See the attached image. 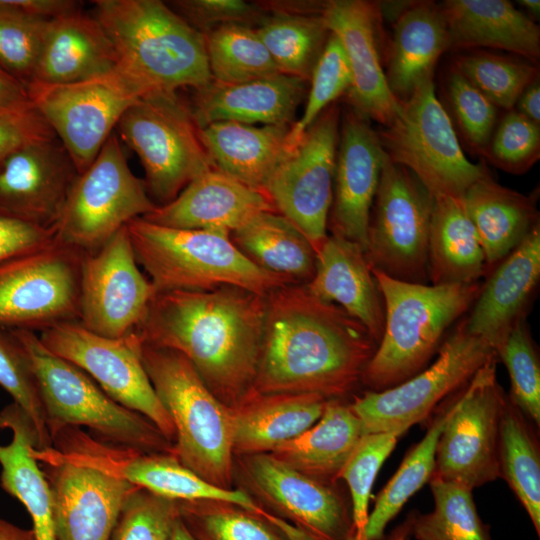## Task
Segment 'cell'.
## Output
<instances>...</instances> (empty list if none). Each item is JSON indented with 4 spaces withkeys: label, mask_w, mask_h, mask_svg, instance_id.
<instances>
[{
    "label": "cell",
    "mask_w": 540,
    "mask_h": 540,
    "mask_svg": "<svg viewBox=\"0 0 540 540\" xmlns=\"http://www.w3.org/2000/svg\"><path fill=\"white\" fill-rule=\"evenodd\" d=\"M377 342L339 306L293 283L266 295L261 354L252 392L338 399L361 381Z\"/></svg>",
    "instance_id": "1"
},
{
    "label": "cell",
    "mask_w": 540,
    "mask_h": 540,
    "mask_svg": "<svg viewBox=\"0 0 540 540\" xmlns=\"http://www.w3.org/2000/svg\"><path fill=\"white\" fill-rule=\"evenodd\" d=\"M266 296L224 285L155 293L136 330L145 343L178 351L226 406L251 391L261 354Z\"/></svg>",
    "instance_id": "2"
},
{
    "label": "cell",
    "mask_w": 540,
    "mask_h": 540,
    "mask_svg": "<svg viewBox=\"0 0 540 540\" xmlns=\"http://www.w3.org/2000/svg\"><path fill=\"white\" fill-rule=\"evenodd\" d=\"M94 17L110 39L117 68L144 95L200 89L213 79L205 36L159 0H96Z\"/></svg>",
    "instance_id": "3"
},
{
    "label": "cell",
    "mask_w": 540,
    "mask_h": 540,
    "mask_svg": "<svg viewBox=\"0 0 540 540\" xmlns=\"http://www.w3.org/2000/svg\"><path fill=\"white\" fill-rule=\"evenodd\" d=\"M384 306V329L361 382L370 390L396 386L425 368L448 327L470 309L481 285H427L372 269Z\"/></svg>",
    "instance_id": "4"
},
{
    "label": "cell",
    "mask_w": 540,
    "mask_h": 540,
    "mask_svg": "<svg viewBox=\"0 0 540 540\" xmlns=\"http://www.w3.org/2000/svg\"><path fill=\"white\" fill-rule=\"evenodd\" d=\"M126 226L137 263L149 275L155 293L231 285L266 296L293 284L251 261L228 232L169 228L142 217Z\"/></svg>",
    "instance_id": "5"
},
{
    "label": "cell",
    "mask_w": 540,
    "mask_h": 540,
    "mask_svg": "<svg viewBox=\"0 0 540 540\" xmlns=\"http://www.w3.org/2000/svg\"><path fill=\"white\" fill-rule=\"evenodd\" d=\"M141 360L173 421L177 459L202 479L233 488L231 408L215 397L190 361L178 351L142 341Z\"/></svg>",
    "instance_id": "6"
},
{
    "label": "cell",
    "mask_w": 540,
    "mask_h": 540,
    "mask_svg": "<svg viewBox=\"0 0 540 540\" xmlns=\"http://www.w3.org/2000/svg\"><path fill=\"white\" fill-rule=\"evenodd\" d=\"M9 330L32 365L50 437L63 426H84L106 443L174 454V443L149 419L113 400L84 371L49 351L35 331Z\"/></svg>",
    "instance_id": "7"
},
{
    "label": "cell",
    "mask_w": 540,
    "mask_h": 540,
    "mask_svg": "<svg viewBox=\"0 0 540 540\" xmlns=\"http://www.w3.org/2000/svg\"><path fill=\"white\" fill-rule=\"evenodd\" d=\"M400 102L395 118L378 133L385 154L408 169L433 198L462 199L488 171L465 156L452 119L437 98L433 76Z\"/></svg>",
    "instance_id": "8"
},
{
    "label": "cell",
    "mask_w": 540,
    "mask_h": 540,
    "mask_svg": "<svg viewBox=\"0 0 540 540\" xmlns=\"http://www.w3.org/2000/svg\"><path fill=\"white\" fill-rule=\"evenodd\" d=\"M117 128L138 155L156 206L168 204L195 177L212 169L189 105L176 91L142 96L124 112Z\"/></svg>",
    "instance_id": "9"
},
{
    "label": "cell",
    "mask_w": 540,
    "mask_h": 540,
    "mask_svg": "<svg viewBox=\"0 0 540 540\" xmlns=\"http://www.w3.org/2000/svg\"><path fill=\"white\" fill-rule=\"evenodd\" d=\"M155 208L144 180L132 173L112 133L74 181L55 227V239L83 254H93L131 220Z\"/></svg>",
    "instance_id": "10"
},
{
    "label": "cell",
    "mask_w": 540,
    "mask_h": 540,
    "mask_svg": "<svg viewBox=\"0 0 540 540\" xmlns=\"http://www.w3.org/2000/svg\"><path fill=\"white\" fill-rule=\"evenodd\" d=\"M495 356L494 348L470 333L463 320L440 346L432 365L396 386L364 392L350 407L359 418L364 434L402 435L428 417L442 399L465 386Z\"/></svg>",
    "instance_id": "11"
},
{
    "label": "cell",
    "mask_w": 540,
    "mask_h": 540,
    "mask_svg": "<svg viewBox=\"0 0 540 540\" xmlns=\"http://www.w3.org/2000/svg\"><path fill=\"white\" fill-rule=\"evenodd\" d=\"M434 198L386 155L371 208L366 258L372 269L406 282L428 280V239Z\"/></svg>",
    "instance_id": "12"
},
{
    "label": "cell",
    "mask_w": 540,
    "mask_h": 540,
    "mask_svg": "<svg viewBox=\"0 0 540 540\" xmlns=\"http://www.w3.org/2000/svg\"><path fill=\"white\" fill-rule=\"evenodd\" d=\"M38 336L49 351L80 368L109 397L149 419L175 443L173 421L144 369L142 340L136 332L110 338L70 321L46 328Z\"/></svg>",
    "instance_id": "13"
},
{
    "label": "cell",
    "mask_w": 540,
    "mask_h": 540,
    "mask_svg": "<svg viewBox=\"0 0 540 540\" xmlns=\"http://www.w3.org/2000/svg\"><path fill=\"white\" fill-rule=\"evenodd\" d=\"M27 91L79 174L94 161L124 112L144 96L117 67L74 83L31 84Z\"/></svg>",
    "instance_id": "14"
},
{
    "label": "cell",
    "mask_w": 540,
    "mask_h": 540,
    "mask_svg": "<svg viewBox=\"0 0 540 540\" xmlns=\"http://www.w3.org/2000/svg\"><path fill=\"white\" fill-rule=\"evenodd\" d=\"M84 254L55 241L0 264V327L44 330L79 321Z\"/></svg>",
    "instance_id": "15"
},
{
    "label": "cell",
    "mask_w": 540,
    "mask_h": 540,
    "mask_svg": "<svg viewBox=\"0 0 540 540\" xmlns=\"http://www.w3.org/2000/svg\"><path fill=\"white\" fill-rule=\"evenodd\" d=\"M261 507L311 540H348L351 506L335 483L306 476L270 453L234 457V482Z\"/></svg>",
    "instance_id": "16"
},
{
    "label": "cell",
    "mask_w": 540,
    "mask_h": 540,
    "mask_svg": "<svg viewBox=\"0 0 540 540\" xmlns=\"http://www.w3.org/2000/svg\"><path fill=\"white\" fill-rule=\"evenodd\" d=\"M486 362L453 402L439 437L432 476L470 490L500 478L499 427L506 395Z\"/></svg>",
    "instance_id": "17"
},
{
    "label": "cell",
    "mask_w": 540,
    "mask_h": 540,
    "mask_svg": "<svg viewBox=\"0 0 540 540\" xmlns=\"http://www.w3.org/2000/svg\"><path fill=\"white\" fill-rule=\"evenodd\" d=\"M339 119L338 107L328 106L286 153L264 189L277 212L302 231L315 252L328 237Z\"/></svg>",
    "instance_id": "18"
},
{
    "label": "cell",
    "mask_w": 540,
    "mask_h": 540,
    "mask_svg": "<svg viewBox=\"0 0 540 540\" xmlns=\"http://www.w3.org/2000/svg\"><path fill=\"white\" fill-rule=\"evenodd\" d=\"M154 294L139 269L127 226L96 253L84 254L79 322L86 329L110 338L136 332Z\"/></svg>",
    "instance_id": "19"
},
{
    "label": "cell",
    "mask_w": 540,
    "mask_h": 540,
    "mask_svg": "<svg viewBox=\"0 0 540 540\" xmlns=\"http://www.w3.org/2000/svg\"><path fill=\"white\" fill-rule=\"evenodd\" d=\"M48 483L58 540H110L121 509L138 487L69 463L51 448H31Z\"/></svg>",
    "instance_id": "20"
},
{
    "label": "cell",
    "mask_w": 540,
    "mask_h": 540,
    "mask_svg": "<svg viewBox=\"0 0 540 540\" xmlns=\"http://www.w3.org/2000/svg\"><path fill=\"white\" fill-rule=\"evenodd\" d=\"M321 16L341 42L348 59L352 84L346 94L350 108L368 120L388 125L401 102L391 92L381 63V4L329 0L325 1Z\"/></svg>",
    "instance_id": "21"
},
{
    "label": "cell",
    "mask_w": 540,
    "mask_h": 540,
    "mask_svg": "<svg viewBox=\"0 0 540 540\" xmlns=\"http://www.w3.org/2000/svg\"><path fill=\"white\" fill-rule=\"evenodd\" d=\"M370 120L349 108L339 129L333 198L328 224L365 252L371 208L386 159Z\"/></svg>",
    "instance_id": "22"
},
{
    "label": "cell",
    "mask_w": 540,
    "mask_h": 540,
    "mask_svg": "<svg viewBox=\"0 0 540 540\" xmlns=\"http://www.w3.org/2000/svg\"><path fill=\"white\" fill-rule=\"evenodd\" d=\"M57 137L12 152L0 166V207L44 228H55L78 176Z\"/></svg>",
    "instance_id": "23"
},
{
    "label": "cell",
    "mask_w": 540,
    "mask_h": 540,
    "mask_svg": "<svg viewBox=\"0 0 540 540\" xmlns=\"http://www.w3.org/2000/svg\"><path fill=\"white\" fill-rule=\"evenodd\" d=\"M264 211H277L264 192L210 169L195 177L174 200L142 218L169 228L231 234Z\"/></svg>",
    "instance_id": "24"
},
{
    "label": "cell",
    "mask_w": 540,
    "mask_h": 540,
    "mask_svg": "<svg viewBox=\"0 0 540 540\" xmlns=\"http://www.w3.org/2000/svg\"><path fill=\"white\" fill-rule=\"evenodd\" d=\"M306 83L282 73L238 84L212 80L195 90L189 108L198 128L225 121L291 126L306 95Z\"/></svg>",
    "instance_id": "25"
},
{
    "label": "cell",
    "mask_w": 540,
    "mask_h": 540,
    "mask_svg": "<svg viewBox=\"0 0 540 540\" xmlns=\"http://www.w3.org/2000/svg\"><path fill=\"white\" fill-rule=\"evenodd\" d=\"M481 285L470 316L468 331L494 349L525 312L540 279V226L506 255Z\"/></svg>",
    "instance_id": "26"
},
{
    "label": "cell",
    "mask_w": 540,
    "mask_h": 540,
    "mask_svg": "<svg viewBox=\"0 0 540 540\" xmlns=\"http://www.w3.org/2000/svg\"><path fill=\"white\" fill-rule=\"evenodd\" d=\"M308 291L335 304L358 320L379 343L384 329V306L364 250L331 234L316 252L315 271Z\"/></svg>",
    "instance_id": "27"
},
{
    "label": "cell",
    "mask_w": 540,
    "mask_h": 540,
    "mask_svg": "<svg viewBox=\"0 0 540 540\" xmlns=\"http://www.w3.org/2000/svg\"><path fill=\"white\" fill-rule=\"evenodd\" d=\"M116 66L115 51L100 23L78 10L49 20L29 85L84 81Z\"/></svg>",
    "instance_id": "28"
},
{
    "label": "cell",
    "mask_w": 540,
    "mask_h": 540,
    "mask_svg": "<svg viewBox=\"0 0 540 540\" xmlns=\"http://www.w3.org/2000/svg\"><path fill=\"white\" fill-rule=\"evenodd\" d=\"M450 49H496L532 62L540 56L539 26L507 0H446L440 4Z\"/></svg>",
    "instance_id": "29"
},
{
    "label": "cell",
    "mask_w": 540,
    "mask_h": 540,
    "mask_svg": "<svg viewBox=\"0 0 540 540\" xmlns=\"http://www.w3.org/2000/svg\"><path fill=\"white\" fill-rule=\"evenodd\" d=\"M448 49L449 33L440 4L406 2L394 19L385 73L394 96L403 101L422 80L434 76L439 57Z\"/></svg>",
    "instance_id": "30"
},
{
    "label": "cell",
    "mask_w": 540,
    "mask_h": 540,
    "mask_svg": "<svg viewBox=\"0 0 540 540\" xmlns=\"http://www.w3.org/2000/svg\"><path fill=\"white\" fill-rule=\"evenodd\" d=\"M289 125L215 122L199 128V138L212 169L264 192L287 149Z\"/></svg>",
    "instance_id": "31"
},
{
    "label": "cell",
    "mask_w": 540,
    "mask_h": 540,
    "mask_svg": "<svg viewBox=\"0 0 540 540\" xmlns=\"http://www.w3.org/2000/svg\"><path fill=\"white\" fill-rule=\"evenodd\" d=\"M328 399L314 394L250 392L232 413L235 456L271 453L295 438L322 416Z\"/></svg>",
    "instance_id": "32"
},
{
    "label": "cell",
    "mask_w": 540,
    "mask_h": 540,
    "mask_svg": "<svg viewBox=\"0 0 540 540\" xmlns=\"http://www.w3.org/2000/svg\"><path fill=\"white\" fill-rule=\"evenodd\" d=\"M33 425L14 402L0 412V484L19 500L33 523L36 540H58L52 499L43 472L31 454L36 446Z\"/></svg>",
    "instance_id": "33"
},
{
    "label": "cell",
    "mask_w": 540,
    "mask_h": 540,
    "mask_svg": "<svg viewBox=\"0 0 540 540\" xmlns=\"http://www.w3.org/2000/svg\"><path fill=\"white\" fill-rule=\"evenodd\" d=\"M535 195H524L496 182L490 174L463 196L466 212L481 243L486 267L495 266L539 224Z\"/></svg>",
    "instance_id": "34"
},
{
    "label": "cell",
    "mask_w": 540,
    "mask_h": 540,
    "mask_svg": "<svg viewBox=\"0 0 540 540\" xmlns=\"http://www.w3.org/2000/svg\"><path fill=\"white\" fill-rule=\"evenodd\" d=\"M364 435L350 404L330 399L314 425L280 444L270 454L306 476L336 483Z\"/></svg>",
    "instance_id": "35"
},
{
    "label": "cell",
    "mask_w": 540,
    "mask_h": 540,
    "mask_svg": "<svg viewBox=\"0 0 540 540\" xmlns=\"http://www.w3.org/2000/svg\"><path fill=\"white\" fill-rule=\"evenodd\" d=\"M486 268L485 255L463 198H434L428 239L431 285L478 282Z\"/></svg>",
    "instance_id": "36"
},
{
    "label": "cell",
    "mask_w": 540,
    "mask_h": 540,
    "mask_svg": "<svg viewBox=\"0 0 540 540\" xmlns=\"http://www.w3.org/2000/svg\"><path fill=\"white\" fill-rule=\"evenodd\" d=\"M230 236L244 255L268 272L302 284L314 274L316 252L311 242L277 211L258 213Z\"/></svg>",
    "instance_id": "37"
},
{
    "label": "cell",
    "mask_w": 540,
    "mask_h": 540,
    "mask_svg": "<svg viewBox=\"0 0 540 540\" xmlns=\"http://www.w3.org/2000/svg\"><path fill=\"white\" fill-rule=\"evenodd\" d=\"M498 458L500 478L514 492L540 535V452L528 418L506 397L502 410Z\"/></svg>",
    "instance_id": "38"
},
{
    "label": "cell",
    "mask_w": 540,
    "mask_h": 540,
    "mask_svg": "<svg viewBox=\"0 0 540 540\" xmlns=\"http://www.w3.org/2000/svg\"><path fill=\"white\" fill-rule=\"evenodd\" d=\"M255 30L279 72L306 81L330 35L321 15L274 14Z\"/></svg>",
    "instance_id": "39"
},
{
    "label": "cell",
    "mask_w": 540,
    "mask_h": 540,
    "mask_svg": "<svg viewBox=\"0 0 540 540\" xmlns=\"http://www.w3.org/2000/svg\"><path fill=\"white\" fill-rule=\"evenodd\" d=\"M453 403L439 413L425 436L406 455L399 469L379 493L364 530V540H382L388 523L433 475L436 449Z\"/></svg>",
    "instance_id": "40"
},
{
    "label": "cell",
    "mask_w": 540,
    "mask_h": 540,
    "mask_svg": "<svg viewBox=\"0 0 540 540\" xmlns=\"http://www.w3.org/2000/svg\"><path fill=\"white\" fill-rule=\"evenodd\" d=\"M204 36L214 81L238 84L280 74L255 28L229 24Z\"/></svg>",
    "instance_id": "41"
},
{
    "label": "cell",
    "mask_w": 540,
    "mask_h": 540,
    "mask_svg": "<svg viewBox=\"0 0 540 540\" xmlns=\"http://www.w3.org/2000/svg\"><path fill=\"white\" fill-rule=\"evenodd\" d=\"M456 68L497 109L514 108L522 92L539 77L535 62L517 55L484 49L464 50L453 61Z\"/></svg>",
    "instance_id": "42"
},
{
    "label": "cell",
    "mask_w": 540,
    "mask_h": 540,
    "mask_svg": "<svg viewBox=\"0 0 540 540\" xmlns=\"http://www.w3.org/2000/svg\"><path fill=\"white\" fill-rule=\"evenodd\" d=\"M430 513L415 514L410 527L416 540H492L476 509L472 490L432 476Z\"/></svg>",
    "instance_id": "43"
},
{
    "label": "cell",
    "mask_w": 540,
    "mask_h": 540,
    "mask_svg": "<svg viewBox=\"0 0 540 540\" xmlns=\"http://www.w3.org/2000/svg\"><path fill=\"white\" fill-rule=\"evenodd\" d=\"M179 517L196 540H292L266 519L238 505L177 500Z\"/></svg>",
    "instance_id": "44"
},
{
    "label": "cell",
    "mask_w": 540,
    "mask_h": 540,
    "mask_svg": "<svg viewBox=\"0 0 540 540\" xmlns=\"http://www.w3.org/2000/svg\"><path fill=\"white\" fill-rule=\"evenodd\" d=\"M495 353L510 377V401L540 425V365L527 323L519 320L496 345Z\"/></svg>",
    "instance_id": "45"
},
{
    "label": "cell",
    "mask_w": 540,
    "mask_h": 540,
    "mask_svg": "<svg viewBox=\"0 0 540 540\" xmlns=\"http://www.w3.org/2000/svg\"><path fill=\"white\" fill-rule=\"evenodd\" d=\"M49 20L19 10L12 0H0V67L26 88Z\"/></svg>",
    "instance_id": "46"
},
{
    "label": "cell",
    "mask_w": 540,
    "mask_h": 540,
    "mask_svg": "<svg viewBox=\"0 0 540 540\" xmlns=\"http://www.w3.org/2000/svg\"><path fill=\"white\" fill-rule=\"evenodd\" d=\"M0 386L31 421L37 448L51 446L38 382L25 351L9 329L0 327Z\"/></svg>",
    "instance_id": "47"
},
{
    "label": "cell",
    "mask_w": 540,
    "mask_h": 540,
    "mask_svg": "<svg viewBox=\"0 0 540 540\" xmlns=\"http://www.w3.org/2000/svg\"><path fill=\"white\" fill-rule=\"evenodd\" d=\"M309 81L311 87L304 112L293 122L287 136L288 151L298 144L317 117L351 87L352 74L347 56L341 42L331 32Z\"/></svg>",
    "instance_id": "48"
},
{
    "label": "cell",
    "mask_w": 540,
    "mask_h": 540,
    "mask_svg": "<svg viewBox=\"0 0 540 540\" xmlns=\"http://www.w3.org/2000/svg\"><path fill=\"white\" fill-rule=\"evenodd\" d=\"M400 436L396 432L365 434L339 474L350 491L356 540H364L373 483Z\"/></svg>",
    "instance_id": "49"
},
{
    "label": "cell",
    "mask_w": 540,
    "mask_h": 540,
    "mask_svg": "<svg viewBox=\"0 0 540 540\" xmlns=\"http://www.w3.org/2000/svg\"><path fill=\"white\" fill-rule=\"evenodd\" d=\"M445 95L466 147L482 156L496 127L497 108L453 66L446 75Z\"/></svg>",
    "instance_id": "50"
},
{
    "label": "cell",
    "mask_w": 540,
    "mask_h": 540,
    "mask_svg": "<svg viewBox=\"0 0 540 540\" xmlns=\"http://www.w3.org/2000/svg\"><path fill=\"white\" fill-rule=\"evenodd\" d=\"M178 501L138 487L126 499L110 540H169Z\"/></svg>",
    "instance_id": "51"
},
{
    "label": "cell",
    "mask_w": 540,
    "mask_h": 540,
    "mask_svg": "<svg viewBox=\"0 0 540 540\" xmlns=\"http://www.w3.org/2000/svg\"><path fill=\"white\" fill-rule=\"evenodd\" d=\"M482 156L508 173H525L540 157V126L509 110L496 124Z\"/></svg>",
    "instance_id": "52"
},
{
    "label": "cell",
    "mask_w": 540,
    "mask_h": 540,
    "mask_svg": "<svg viewBox=\"0 0 540 540\" xmlns=\"http://www.w3.org/2000/svg\"><path fill=\"white\" fill-rule=\"evenodd\" d=\"M175 12L203 35L220 26L261 24L268 16L260 4L242 0H178Z\"/></svg>",
    "instance_id": "53"
},
{
    "label": "cell",
    "mask_w": 540,
    "mask_h": 540,
    "mask_svg": "<svg viewBox=\"0 0 540 540\" xmlns=\"http://www.w3.org/2000/svg\"><path fill=\"white\" fill-rule=\"evenodd\" d=\"M56 228H44L0 207V264L39 251L55 241Z\"/></svg>",
    "instance_id": "54"
},
{
    "label": "cell",
    "mask_w": 540,
    "mask_h": 540,
    "mask_svg": "<svg viewBox=\"0 0 540 540\" xmlns=\"http://www.w3.org/2000/svg\"><path fill=\"white\" fill-rule=\"evenodd\" d=\"M56 137L46 120L34 107L16 111H0V166L23 145Z\"/></svg>",
    "instance_id": "55"
},
{
    "label": "cell",
    "mask_w": 540,
    "mask_h": 540,
    "mask_svg": "<svg viewBox=\"0 0 540 540\" xmlns=\"http://www.w3.org/2000/svg\"><path fill=\"white\" fill-rule=\"evenodd\" d=\"M27 88L0 67V111L32 107Z\"/></svg>",
    "instance_id": "56"
},
{
    "label": "cell",
    "mask_w": 540,
    "mask_h": 540,
    "mask_svg": "<svg viewBox=\"0 0 540 540\" xmlns=\"http://www.w3.org/2000/svg\"><path fill=\"white\" fill-rule=\"evenodd\" d=\"M514 109L540 126V84L539 78L532 82L518 98Z\"/></svg>",
    "instance_id": "57"
},
{
    "label": "cell",
    "mask_w": 540,
    "mask_h": 540,
    "mask_svg": "<svg viewBox=\"0 0 540 540\" xmlns=\"http://www.w3.org/2000/svg\"><path fill=\"white\" fill-rule=\"evenodd\" d=\"M0 540H36L32 529L16 526L0 519Z\"/></svg>",
    "instance_id": "58"
},
{
    "label": "cell",
    "mask_w": 540,
    "mask_h": 540,
    "mask_svg": "<svg viewBox=\"0 0 540 540\" xmlns=\"http://www.w3.org/2000/svg\"><path fill=\"white\" fill-rule=\"evenodd\" d=\"M169 540H196L192 534L187 530L180 517L176 520Z\"/></svg>",
    "instance_id": "59"
},
{
    "label": "cell",
    "mask_w": 540,
    "mask_h": 540,
    "mask_svg": "<svg viewBox=\"0 0 540 540\" xmlns=\"http://www.w3.org/2000/svg\"><path fill=\"white\" fill-rule=\"evenodd\" d=\"M519 5L522 6L534 18H538L540 14L539 0H520Z\"/></svg>",
    "instance_id": "60"
}]
</instances>
